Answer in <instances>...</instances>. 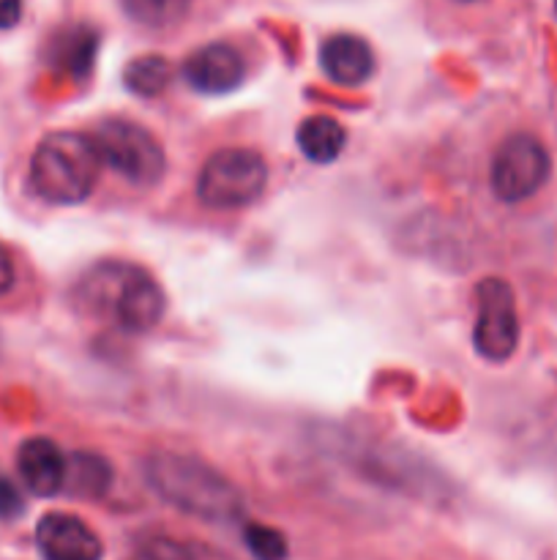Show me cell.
I'll use <instances>...</instances> for the list:
<instances>
[{"instance_id": "30bf717a", "label": "cell", "mask_w": 557, "mask_h": 560, "mask_svg": "<svg viewBox=\"0 0 557 560\" xmlns=\"http://www.w3.org/2000/svg\"><path fill=\"white\" fill-rule=\"evenodd\" d=\"M320 69L336 85L358 88L375 74V52L355 33H333L320 47Z\"/></svg>"}, {"instance_id": "d6986e66", "label": "cell", "mask_w": 557, "mask_h": 560, "mask_svg": "<svg viewBox=\"0 0 557 560\" xmlns=\"http://www.w3.org/2000/svg\"><path fill=\"white\" fill-rule=\"evenodd\" d=\"M22 20V0H0V31H11Z\"/></svg>"}, {"instance_id": "9c48e42d", "label": "cell", "mask_w": 557, "mask_h": 560, "mask_svg": "<svg viewBox=\"0 0 557 560\" xmlns=\"http://www.w3.org/2000/svg\"><path fill=\"white\" fill-rule=\"evenodd\" d=\"M36 545L44 560H102L104 545L96 530L74 514H44L36 525Z\"/></svg>"}, {"instance_id": "7a4b0ae2", "label": "cell", "mask_w": 557, "mask_h": 560, "mask_svg": "<svg viewBox=\"0 0 557 560\" xmlns=\"http://www.w3.org/2000/svg\"><path fill=\"white\" fill-rule=\"evenodd\" d=\"M80 301L87 310H107L126 334L153 331L167 312L162 284L145 268L118 260L98 262L82 279Z\"/></svg>"}, {"instance_id": "52a82bcc", "label": "cell", "mask_w": 557, "mask_h": 560, "mask_svg": "<svg viewBox=\"0 0 557 560\" xmlns=\"http://www.w3.org/2000/svg\"><path fill=\"white\" fill-rule=\"evenodd\" d=\"M549 173L552 159L544 142L538 137L517 131L497 145L489 167V186L497 200L522 202L530 200L549 180Z\"/></svg>"}, {"instance_id": "277c9868", "label": "cell", "mask_w": 557, "mask_h": 560, "mask_svg": "<svg viewBox=\"0 0 557 560\" xmlns=\"http://www.w3.org/2000/svg\"><path fill=\"white\" fill-rule=\"evenodd\" d=\"M104 167L134 186H153L167 173V153L162 142L131 118H104L93 131Z\"/></svg>"}, {"instance_id": "2e32d148", "label": "cell", "mask_w": 557, "mask_h": 560, "mask_svg": "<svg viewBox=\"0 0 557 560\" xmlns=\"http://www.w3.org/2000/svg\"><path fill=\"white\" fill-rule=\"evenodd\" d=\"M120 9L147 31H167L189 16L191 0H120Z\"/></svg>"}, {"instance_id": "ffe728a7", "label": "cell", "mask_w": 557, "mask_h": 560, "mask_svg": "<svg viewBox=\"0 0 557 560\" xmlns=\"http://www.w3.org/2000/svg\"><path fill=\"white\" fill-rule=\"evenodd\" d=\"M14 279H16L14 260H11L9 249L0 244V295H5L11 288H14Z\"/></svg>"}, {"instance_id": "9a60e30c", "label": "cell", "mask_w": 557, "mask_h": 560, "mask_svg": "<svg viewBox=\"0 0 557 560\" xmlns=\"http://www.w3.org/2000/svg\"><path fill=\"white\" fill-rule=\"evenodd\" d=\"M173 82V66L164 55H140L123 69V85L134 96L153 98L164 93Z\"/></svg>"}, {"instance_id": "5b68a950", "label": "cell", "mask_w": 557, "mask_h": 560, "mask_svg": "<svg viewBox=\"0 0 557 560\" xmlns=\"http://www.w3.org/2000/svg\"><path fill=\"white\" fill-rule=\"evenodd\" d=\"M268 186V162L251 148H222L205 159L197 178V197L216 211L246 208Z\"/></svg>"}, {"instance_id": "ac0fdd59", "label": "cell", "mask_w": 557, "mask_h": 560, "mask_svg": "<svg viewBox=\"0 0 557 560\" xmlns=\"http://www.w3.org/2000/svg\"><path fill=\"white\" fill-rule=\"evenodd\" d=\"M25 512L20 490L9 479H0V520H16Z\"/></svg>"}, {"instance_id": "44dd1931", "label": "cell", "mask_w": 557, "mask_h": 560, "mask_svg": "<svg viewBox=\"0 0 557 560\" xmlns=\"http://www.w3.org/2000/svg\"><path fill=\"white\" fill-rule=\"evenodd\" d=\"M457 3H478V0H457Z\"/></svg>"}, {"instance_id": "5bb4252c", "label": "cell", "mask_w": 557, "mask_h": 560, "mask_svg": "<svg viewBox=\"0 0 557 560\" xmlns=\"http://www.w3.org/2000/svg\"><path fill=\"white\" fill-rule=\"evenodd\" d=\"M300 153L315 164H333L347 145V129L331 115H311L295 131Z\"/></svg>"}, {"instance_id": "e0dca14e", "label": "cell", "mask_w": 557, "mask_h": 560, "mask_svg": "<svg viewBox=\"0 0 557 560\" xmlns=\"http://www.w3.org/2000/svg\"><path fill=\"white\" fill-rule=\"evenodd\" d=\"M244 541L257 560H287L289 545L282 530L262 523H249L244 528Z\"/></svg>"}, {"instance_id": "8fae6325", "label": "cell", "mask_w": 557, "mask_h": 560, "mask_svg": "<svg viewBox=\"0 0 557 560\" xmlns=\"http://www.w3.org/2000/svg\"><path fill=\"white\" fill-rule=\"evenodd\" d=\"M66 463L69 457L49 438H27L16 452V470L27 490L38 498H52L63 492Z\"/></svg>"}, {"instance_id": "ba28073f", "label": "cell", "mask_w": 557, "mask_h": 560, "mask_svg": "<svg viewBox=\"0 0 557 560\" xmlns=\"http://www.w3.org/2000/svg\"><path fill=\"white\" fill-rule=\"evenodd\" d=\"M183 80L205 96H224L246 80V60L233 44L211 42L194 49L183 63Z\"/></svg>"}, {"instance_id": "4fadbf2b", "label": "cell", "mask_w": 557, "mask_h": 560, "mask_svg": "<svg viewBox=\"0 0 557 560\" xmlns=\"http://www.w3.org/2000/svg\"><path fill=\"white\" fill-rule=\"evenodd\" d=\"M115 479L112 463L98 452H74L66 463V495L82 498V501H102L109 492Z\"/></svg>"}, {"instance_id": "3957f363", "label": "cell", "mask_w": 557, "mask_h": 560, "mask_svg": "<svg viewBox=\"0 0 557 560\" xmlns=\"http://www.w3.org/2000/svg\"><path fill=\"white\" fill-rule=\"evenodd\" d=\"M102 173V156L91 135L49 131L31 156V186L44 202L80 206L93 195Z\"/></svg>"}, {"instance_id": "7c38bea8", "label": "cell", "mask_w": 557, "mask_h": 560, "mask_svg": "<svg viewBox=\"0 0 557 560\" xmlns=\"http://www.w3.org/2000/svg\"><path fill=\"white\" fill-rule=\"evenodd\" d=\"M98 55V33L91 25H71L55 33L47 44V63L71 80L91 74Z\"/></svg>"}, {"instance_id": "7402d4cb", "label": "cell", "mask_w": 557, "mask_h": 560, "mask_svg": "<svg viewBox=\"0 0 557 560\" xmlns=\"http://www.w3.org/2000/svg\"><path fill=\"white\" fill-rule=\"evenodd\" d=\"M555 11H557V0H555Z\"/></svg>"}, {"instance_id": "6da1fadb", "label": "cell", "mask_w": 557, "mask_h": 560, "mask_svg": "<svg viewBox=\"0 0 557 560\" xmlns=\"http://www.w3.org/2000/svg\"><path fill=\"white\" fill-rule=\"evenodd\" d=\"M142 474L164 503L202 523H233L246 512L244 492L194 454L153 448L142 459Z\"/></svg>"}, {"instance_id": "8992f818", "label": "cell", "mask_w": 557, "mask_h": 560, "mask_svg": "<svg viewBox=\"0 0 557 560\" xmlns=\"http://www.w3.org/2000/svg\"><path fill=\"white\" fill-rule=\"evenodd\" d=\"M519 312L513 288L500 277H486L475 284L473 348L481 359L502 364L519 348Z\"/></svg>"}]
</instances>
